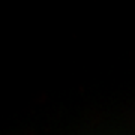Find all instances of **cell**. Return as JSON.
<instances>
[]
</instances>
